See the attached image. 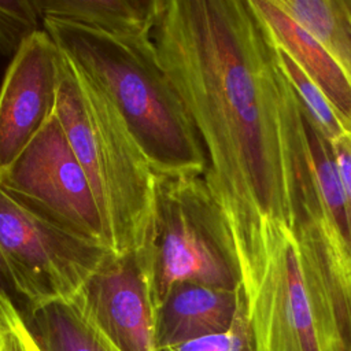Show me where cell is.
<instances>
[{"label":"cell","instance_id":"ffe728a7","mask_svg":"<svg viewBox=\"0 0 351 351\" xmlns=\"http://www.w3.org/2000/svg\"><path fill=\"white\" fill-rule=\"evenodd\" d=\"M0 288L4 289L5 292H8L14 300H15V295H14V289H12V285H11V281H10V277H8V273H7V269L1 261V256H0Z\"/></svg>","mask_w":351,"mask_h":351},{"label":"cell","instance_id":"3957f363","mask_svg":"<svg viewBox=\"0 0 351 351\" xmlns=\"http://www.w3.org/2000/svg\"><path fill=\"white\" fill-rule=\"evenodd\" d=\"M55 114L92 188L108 248L138 252L151 233L158 176L108 96L62 52Z\"/></svg>","mask_w":351,"mask_h":351},{"label":"cell","instance_id":"8992f818","mask_svg":"<svg viewBox=\"0 0 351 351\" xmlns=\"http://www.w3.org/2000/svg\"><path fill=\"white\" fill-rule=\"evenodd\" d=\"M0 186L14 200L64 232L108 248L92 188L56 114L0 171Z\"/></svg>","mask_w":351,"mask_h":351},{"label":"cell","instance_id":"ba28073f","mask_svg":"<svg viewBox=\"0 0 351 351\" xmlns=\"http://www.w3.org/2000/svg\"><path fill=\"white\" fill-rule=\"evenodd\" d=\"M71 300L118 351H159L155 307L137 251L112 252Z\"/></svg>","mask_w":351,"mask_h":351},{"label":"cell","instance_id":"4fadbf2b","mask_svg":"<svg viewBox=\"0 0 351 351\" xmlns=\"http://www.w3.org/2000/svg\"><path fill=\"white\" fill-rule=\"evenodd\" d=\"M22 313L43 351H118L74 300H53Z\"/></svg>","mask_w":351,"mask_h":351},{"label":"cell","instance_id":"5bb4252c","mask_svg":"<svg viewBox=\"0 0 351 351\" xmlns=\"http://www.w3.org/2000/svg\"><path fill=\"white\" fill-rule=\"evenodd\" d=\"M337 62L351 82V16L346 0H273Z\"/></svg>","mask_w":351,"mask_h":351},{"label":"cell","instance_id":"7c38bea8","mask_svg":"<svg viewBox=\"0 0 351 351\" xmlns=\"http://www.w3.org/2000/svg\"><path fill=\"white\" fill-rule=\"evenodd\" d=\"M44 18L119 38H151L160 0H37Z\"/></svg>","mask_w":351,"mask_h":351},{"label":"cell","instance_id":"52a82bcc","mask_svg":"<svg viewBox=\"0 0 351 351\" xmlns=\"http://www.w3.org/2000/svg\"><path fill=\"white\" fill-rule=\"evenodd\" d=\"M59 78L60 51L43 29L21 44L0 85V171L55 114Z\"/></svg>","mask_w":351,"mask_h":351},{"label":"cell","instance_id":"30bf717a","mask_svg":"<svg viewBox=\"0 0 351 351\" xmlns=\"http://www.w3.org/2000/svg\"><path fill=\"white\" fill-rule=\"evenodd\" d=\"M240 300L236 289L178 282L155 307V340L159 350L230 329Z\"/></svg>","mask_w":351,"mask_h":351},{"label":"cell","instance_id":"e0dca14e","mask_svg":"<svg viewBox=\"0 0 351 351\" xmlns=\"http://www.w3.org/2000/svg\"><path fill=\"white\" fill-rule=\"evenodd\" d=\"M159 351H255L241 287L239 307L229 330Z\"/></svg>","mask_w":351,"mask_h":351},{"label":"cell","instance_id":"9a60e30c","mask_svg":"<svg viewBox=\"0 0 351 351\" xmlns=\"http://www.w3.org/2000/svg\"><path fill=\"white\" fill-rule=\"evenodd\" d=\"M276 45V44H274ZM277 58L280 67L296 92L299 101L304 110V114L317 128L321 136L332 143L337 137L343 136L346 129L330 107L329 101L325 99L322 92L315 86V84L304 74V71L298 66V63L280 47L276 45Z\"/></svg>","mask_w":351,"mask_h":351},{"label":"cell","instance_id":"44dd1931","mask_svg":"<svg viewBox=\"0 0 351 351\" xmlns=\"http://www.w3.org/2000/svg\"><path fill=\"white\" fill-rule=\"evenodd\" d=\"M347 3V8H348V12H350V16H351V0H346Z\"/></svg>","mask_w":351,"mask_h":351},{"label":"cell","instance_id":"2e32d148","mask_svg":"<svg viewBox=\"0 0 351 351\" xmlns=\"http://www.w3.org/2000/svg\"><path fill=\"white\" fill-rule=\"evenodd\" d=\"M37 0H0V52L14 55L21 44L43 30Z\"/></svg>","mask_w":351,"mask_h":351},{"label":"cell","instance_id":"7a4b0ae2","mask_svg":"<svg viewBox=\"0 0 351 351\" xmlns=\"http://www.w3.org/2000/svg\"><path fill=\"white\" fill-rule=\"evenodd\" d=\"M59 51L108 96L158 177H203L207 159L151 38H119L44 18Z\"/></svg>","mask_w":351,"mask_h":351},{"label":"cell","instance_id":"8fae6325","mask_svg":"<svg viewBox=\"0 0 351 351\" xmlns=\"http://www.w3.org/2000/svg\"><path fill=\"white\" fill-rule=\"evenodd\" d=\"M273 43L285 51L329 101L351 134V82L329 52L273 0H250Z\"/></svg>","mask_w":351,"mask_h":351},{"label":"cell","instance_id":"6da1fadb","mask_svg":"<svg viewBox=\"0 0 351 351\" xmlns=\"http://www.w3.org/2000/svg\"><path fill=\"white\" fill-rule=\"evenodd\" d=\"M152 41L202 141L244 285L266 225L300 232L304 221L303 107L250 0H160Z\"/></svg>","mask_w":351,"mask_h":351},{"label":"cell","instance_id":"d6986e66","mask_svg":"<svg viewBox=\"0 0 351 351\" xmlns=\"http://www.w3.org/2000/svg\"><path fill=\"white\" fill-rule=\"evenodd\" d=\"M329 147L335 169L351 210V134L344 133L335 141L329 143Z\"/></svg>","mask_w":351,"mask_h":351},{"label":"cell","instance_id":"9c48e42d","mask_svg":"<svg viewBox=\"0 0 351 351\" xmlns=\"http://www.w3.org/2000/svg\"><path fill=\"white\" fill-rule=\"evenodd\" d=\"M304 123L311 188L303 203V222L315 237L351 329V210L335 169L329 143L306 114Z\"/></svg>","mask_w":351,"mask_h":351},{"label":"cell","instance_id":"ac0fdd59","mask_svg":"<svg viewBox=\"0 0 351 351\" xmlns=\"http://www.w3.org/2000/svg\"><path fill=\"white\" fill-rule=\"evenodd\" d=\"M0 350L43 351L34 340L22 310L14 298L0 288Z\"/></svg>","mask_w":351,"mask_h":351},{"label":"cell","instance_id":"7402d4cb","mask_svg":"<svg viewBox=\"0 0 351 351\" xmlns=\"http://www.w3.org/2000/svg\"><path fill=\"white\" fill-rule=\"evenodd\" d=\"M0 351H1V350H0Z\"/></svg>","mask_w":351,"mask_h":351},{"label":"cell","instance_id":"277c9868","mask_svg":"<svg viewBox=\"0 0 351 351\" xmlns=\"http://www.w3.org/2000/svg\"><path fill=\"white\" fill-rule=\"evenodd\" d=\"M154 307L173 285H240L230 240L203 177H158L149 237L140 250Z\"/></svg>","mask_w":351,"mask_h":351},{"label":"cell","instance_id":"5b68a950","mask_svg":"<svg viewBox=\"0 0 351 351\" xmlns=\"http://www.w3.org/2000/svg\"><path fill=\"white\" fill-rule=\"evenodd\" d=\"M111 254L32 213L0 186V256L25 310L74 299Z\"/></svg>","mask_w":351,"mask_h":351}]
</instances>
